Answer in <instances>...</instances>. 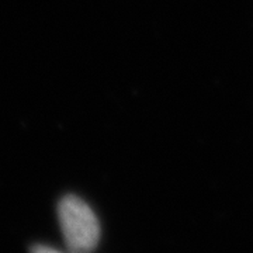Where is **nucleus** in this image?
<instances>
[{
	"label": "nucleus",
	"instance_id": "1",
	"mask_svg": "<svg viewBox=\"0 0 253 253\" xmlns=\"http://www.w3.org/2000/svg\"><path fill=\"white\" fill-rule=\"evenodd\" d=\"M58 217L66 248L71 252H90L99 244L100 225L96 214L76 196H66L59 201Z\"/></svg>",
	"mask_w": 253,
	"mask_h": 253
},
{
	"label": "nucleus",
	"instance_id": "2",
	"mask_svg": "<svg viewBox=\"0 0 253 253\" xmlns=\"http://www.w3.org/2000/svg\"><path fill=\"white\" fill-rule=\"evenodd\" d=\"M33 252H58V249H55V248H49V246H42V245H40V246H34L33 248Z\"/></svg>",
	"mask_w": 253,
	"mask_h": 253
}]
</instances>
